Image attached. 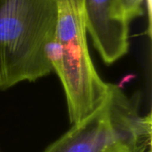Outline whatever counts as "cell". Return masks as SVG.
<instances>
[{
  "label": "cell",
  "instance_id": "6da1fadb",
  "mask_svg": "<svg viewBox=\"0 0 152 152\" xmlns=\"http://www.w3.org/2000/svg\"><path fill=\"white\" fill-rule=\"evenodd\" d=\"M56 21V0H0V90L53 71L46 47Z\"/></svg>",
  "mask_w": 152,
  "mask_h": 152
},
{
  "label": "cell",
  "instance_id": "7a4b0ae2",
  "mask_svg": "<svg viewBox=\"0 0 152 152\" xmlns=\"http://www.w3.org/2000/svg\"><path fill=\"white\" fill-rule=\"evenodd\" d=\"M56 1L55 34L46 53L62 84L69 120L75 125L100 107L110 84L101 78L93 63L82 0Z\"/></svg>",
  "mask_w": 152,
  "mask_h": 152
},
{
  "label": "cell",
  "instance_id": "3957f363",
  "mask_svg": "<svg viewBox=\"0 0 152 152\" xmlns=\"http://www.w3.org/2000/svg\"><path fill=\"white\" fill-rule=\"evenodd\" d=\"M151 142V118L140 114L138 96L110 84L100 107L44 152H146Z\"/></svg>",
  "mask_w": 152,
  "mask_h": 152
},
{
  "label": "cell",
  "instance_id": "277c9868",
  "mask_svg": "<svg viewBox=\"0 0 152 152\" xmlns=\"http://www.w3.org/2000/svg\"><path fill=\"white\" fill-rule=\"evenodd\" d=\"M86 32L104 63L110 65L129 50L131 21L143 12L142 0H82Z\"/></svg>",
  "mask_w": 152,
  "mask_h": 152
},
{
  "label": "cell",
  "instance_id": "5b68a950",
  "mask_svg": "<svg viewBox=\"0 0 152 152\" xmlns=\"http://www.w3.org/2000/svg\"><path fill=\"white\" fill-rule=\"evenodd\" d=\"M146 8H147V13H148V36L151 37V19H152V0H145Z\"/></svg>",
  "mask_w": 152,
  "mask_h": 152
},
{
  "label": "cell",
  "instance_id": "8992f818",
  "mask_svg": "<svg viewBox=\"0 0 152 152\" xmlns=\"http://www.w3.org/2000/svg\"><path fill=\"white\" fill-rule=\"evenodd\" d=\"M142 1H144V0H142Z\"/></svg>",
  "mask_w": 152,
  "mask_h": 152
}]
</instances>
